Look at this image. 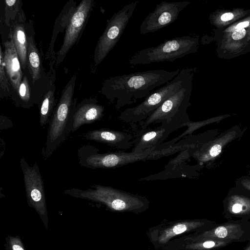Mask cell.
<instances>
[{
  "label": "cell",
  "mask_w": 250,
  "mask_h": 250,
  "mask_svg": "<svg viewBox=\"0 0 250 250\" xmlns=\"http://www.w3.org/2000/svg\"><path fill=\"white\" fill-rule=\"evenodd\" d=\"M180 71L179 69L172 71L152 70L111 77L104 83V93L111 102H116L115 108L118 110L146 98L154 88L171 81Z\"/></svg>",
  "instance_id": "1"
},
{
  "label": "cell",
  "mask_w": 250,
  "mask_h": 250,
  "mask_svg": "<svg viewBox=\"0 0 250 250\" xmlns=\"http://www.w3.org/2000/svg\"><path fill=\"white\" fill-rule=\"evenodd\" d=\"M75 79L74 75L66 85L51 117L42 149L43 158L45 160L53 154L72 132L75 111L72 104Z\"/></svg>",
  "instance_id": "2"
},
{
  "label": "cell",
  "mask_w": 250,
  "mask_h": 250,
  "mask_svg": "<svg viewBox=\"0 0 250 250\" xmlns=\"http://www.w3.org/2000/svg\"><path fill=\"white\" fill-rule=\"evenodd\" d=\"M193 71L188 68L180 70L171 81L152 92L141 103L125 109L120 114L119 118L130 124L145 121L167 99L191 81Z\"/></svg>",
  "instance_id": "3"
},
{
  "label": "cell",
  "mask_w": 250,
  "mask_h": 250,
  "mask_svg": "<svg viewBox=\"0 0 250 250\" xmlns=\"http://www.w3.org/2000/svg\"><path fill=\"white\" fill-rule=\"evenodd\" d=\"M92 188L83 190L76 188L66 189L65 194L83 199L98 202L112 210L136 211L144 208L147 201L144 197L125 192L111 187L91 185Z\"/></svg>",
  "instance_id": "4"
},
{
  "label": "cell",
  "mask_w": 250,
  "mask_h": 250,
  "mask_svg": "<svg viewBox=\"0 0 250 250\" xmlns=\"http://www.w3.org/2000/svg\"><path fill=\"white\" fill-rule=\"evenodd\" d=\"M191 86V81L167 99L146 120L139 123L141 129L159 123L174 131L187 125L189 121L187 109L190 104Z\"/></svg>",
  "instance_id": "5"
},
{
  "label": "cell",
  "mask_w": 250,
  "mask_h": 250,
  "mask_svg": "<svg viewBox=\"0 0 250 250\" xmlns=\"http://www.w3.org/2000/svg\"><path fill=\"white\" fill-rule=\"evenodd\" d=\"M197 40L190 36H184L166 41L159 45L138 51L128 63L131 66L164 62H173L196 51Z\"/></svg>",
  "instance_id": "6"
},
{
  "label": "cell",
  "mask_w": 250,
  "mask_h": 250,
  "mask_svg": "<svg viewBox=\"0 0 250 250\" xmlns=\"http://www.w3.org/2000/svg\"><path fill=\"white\" fill-rule=\"evenodd\" d=\"M156 148L135 153L116 152L99 153L93 146H84L78 151L79 164L89 168H112L130 163L152 159V153Z\"/></svg>",
  "instance_id": "7"
},
{
  "label": "cell",
  "mask_w": 250,
  "mask_h": 250,
  "mask_svg": "<svg viewBox=\"0 0 250 250\" xmlns=\"http://www.w3.org/2000/svg\"><path fill=\"white\" fill-rule=\"evenodd\" d=\"M138 2L137 0L125 5L108 21L96 47L94 61L96 65L103 61L119 41Z\"/></svg>",
  "instance_id": "8"
},
{
  "label": "cell",
  "mask_w": 250,
  "mask_h": 250,
  "mask_svg": "<svg viewBox=\"0 0 250 250\" xmlns=\"http://www.w3.org/2000/svg\"><path fill=\"white\" fill-rule=\"evenodd\" d=\"M22 171L27 203L39 214L46 227L48 218L43 181L36 162L30 166L21 158L20 161Z\"/></svg>",
  "instance_id": "9"
},
{
  "label": "cell",
  "mask_w": 250,
  "mask_h": 250,
  "mask_svg": "<svg viewBox=\"0 0 250 250\" xmlns=\"http://www.w3.org/2000/svg\"><path fill=\"white\" fill-rule=\"evenodd\" d=\"M189 3L188 1H162L143 21L140 27V34L152 33L168 26L178 19L180 13Z\"/></svg>",
  "instance_id": "10"
},
{
  "label": "cell",
  "mask_w": 250,
  "mask_h": 250,
  "mask_svg": "<svg viewBox=\"0 0 250 250\" xmlns=\"http://www.w3.org/2000/svg\"><path fill=\"white\" fill-rule=\"evenodd\" d=\"M92 5L91 0H83L76 9L66 27L62 45L58 52L57 64H59L63 60L69 50L76 42Z\"/></svg>",
  "instance_id": "11"
},
{
  "label": "cell",
  "mask_w": 250,
  "mask_h": 250,
  "mask_svg": "<svg viewBox=\"0 0 250 250\" xmlns=\"http://www.w3.org/2000/svg\"><path fill=\"white\" fill-rule=\"evenodd\" d=\"M174 130L161 125L155 128L141 129L135 139L131 152L139 153L149 149L156 148Z\"/></svg>",
  "instance_id": "12"
},
{
  "label": "cell",
  "mask_w": 250,
  "mask_h": 250,
  "mask_svg": "<svg viewBox=\"0 0 250 250\" xmlns=\"http://www.w3.org/2000/svg\"><path fill=\"white\" fill-rule=\"evenodd\" d=\"M83 137L88 140L95 141L120 149H129L133 146L131 134L121 131L101 128L89 131Z\"/></svg>",
  "instance_id": "13"
},
{
  "label": "cell",
  "mask_w": 250,
  "mask_h": 250,
  "mask_svg": "<svg viewBox=\"0 0 250 250\" xmlns=\"http://www.w3.org/2000/svg\"><path fill=\"white\" fill-rule=\"evenodd\" d=\"M4 46L3 57L6 72L14 90L18 92L22 74L21 62L12 35L10 40L4 42Z\"/></svg>",
  "instance_id": "14"
},
{
  "label": "cell",
  "mask_w": 250,
  "mask_h": 250,
  "mask_svg": "<svg viewBox=\"0 0 250 250\" xmlns=\"http://www.w3.org/2000/svg\"><path fill=\"white\" fill-rule=\"evenodd\" d=\"M242 235V230L240 225L229 224L220 226L197 236L188 238L187 240L192 242L207 240L230 242L232 240L239 239Z\"/></svg>",
  "instance_id": "15"
},
{
  "label": "cell",
  "mask_w": 250,
  "mask_h": 250,
  "mask_svg": "<svg viewBox=\"0 0 250 250\" xmlns=\"http://www.w3.org/2000/svg\"><path fill=\"white\" fill-rule=\"evenodd\" d=\"M104 108L96 103H84L75 109L73 116L72 132L82 125L91 124L100 120L104 116Z\"/></svg>",
  "instance_id": "16"
},
{
  "label": "cell",
  "mask_w": 250,
  "mask_h": 250,
  "mask_svg": "<svg viewBox=\"0 0 250 250\" xmlns=\"http://www.w3.org/2000/svg\"><path fill=\"white\" fill-rule=\"evenodd\" d=\"M204 222L188 221L179 222L163 230L158 238L159 243L165 244L172 237L187 231L202 227Z\"/></svg>",
  "instance_id": "17"
},
{
  "label": "cell",
  "mask_w": 250,
  "mask_h": 250,
  "mask_svg": "<svg viewBox=\"0 0 250 250\" xmlns=\"http://www.w3.org/2000/svg\"><path fill=\"white\" fill-rule=\"evenodd\" d=\"M12 37L21 66L23 69H25L27 65L28 41L24 27L19 24L15 25L12 33Z\"/></svg>",
  "instance_id": "18"
},
{
  "label": "cell",
  "mask_w": 250,
  "mask_h": 250,
  "mask_svg": "<svg viewBox=\"0 0 250 250\" xmlns=\"http://www.w3.org/2000/svg\"><path fill=\"white\" fill-rule=\"evenodd\" d=\"M27 61L28 67L34 83L41 78V62L38 50L31 36L27 38Z\"/></svg>",
  "instance_id": "19"
},
{
  "label": "cell",
  "mask_w": 250,
  "mask_h": 250,
  "mask_svg": "<svg viewBox=\"0 0 250 250\" xmlns=\"http://www.w3.org/2000/svg\"><path fill=\"white\" fill-rule=\"evenodd\" d=\"M54 92L50 89L43 96L40 109V123L41 126L49 124L54 110Z\"/></svg>",
  "instance_id": "20"
},
{
  "label": "cell",
  "mask_w": 250,
  "mask_h": 250,
  "mask_svg": "<svg viewBox=\"0 0 250 250\" xmlns=\"http://www.w3.org/2000/svg\"><path fill=\"white\" fill-rule=\"evenodd\" d=\"M229 243V241L207 240L188 244L185 246V248L193 250H207L223 247Z\"/></svg>",
  "instance_id": "21"
},
{
  "label": "cell",
  "mask_w": 250,
  "mask_h": 250,
  "mask_svg": "<svg viewBox=\"0 0 250 250\" xmlns=\"http://www.w3.org/2000/svg\"><path fill=\"white\" fill-rule=\"evenodd\" d=\"M18 94L21 101L24 104H28L31 99V93L29 82L27 77L24 76L20 84Z\"/></svg>",
  "instance_id": "22"
},
{
  "label": "cell",
  "mask_w": 250,
  "mask_h": 250,
  "mask_svg": "<svg viewBox=\"0 0 250 250\" xmlns=\"http://www.w3.org/2000/svg\"><path fill=\"white\" fill-rule=\"evenodd\" d=\"M3 53L1 47L0 51V86L1 89L9 90L8 79L6 75Z\"/></svg>",
  "instance_id": "23"
},
{
  "label": "cell",
  "mask_w": 250,
  "mask_h": 250,
  "mask_svg": "<svg viewBox=\"0 0 250 250\" xmlns=\"http://www.w3.org/2000/svg\"><path fill=\"white\" fill-rule=\"evenodd\" d=\"M7 245V250H24L22 244L19 238H9Z\"/></svg>",
  "instance_id": "24"
},
{
  "label": "cell",
  "mask_w": 250,
  "mask_h": 250,
  "mask_svg": "<svg viewBox=\"0 0 250 250\" xmlns=\"http://www.w3.org/2000/svg\"><path fill=\"white\" fill-rule=\"evenodd\" d=\"M246 33L245 29H241L235 30L232 34L231 37L233 40H238L243 39Z\"/></svg>",
  "instance_id": "25"
},
{
  "label": "cell",
  "mask_w": 250,
  "mask_h": 250,
  "mask_svg": "<svg viewBox=\"0 0 250 250\" xmlns=\"http://www.w3.org/2000/svg\"><path fill=\"white\" fill-rule=\"evenodd\" d=\"M221 151L220 145L216 144L214 145L210 149L209 154L212 157H215L218 155Z\"/></svg>",
  "instance_id": "26"
},
{
  "label": "cell",
  "mask_w": 250,
  "mask_h": 250,
  "mask_svg": "<svg viewBox=\"0 0 250 250\" xmlns=\"http://www.w3.org/2000/svg\"><path fill=\"white\" fill-rule=\"evenodd\" d=\"M233 18V14L231 12H228L223 14L221 16V20L224 21L231 20Z\"/></svg>",
  "instance_id": "27"
},
{
  "label": "cell",
  "mask_w": 250,
  "mask_h": 250,
  "mask_svg": "<svg viewBox=\"0 0 250 250\" xmlns=\"http://www.w3.org/2000/svg\"><path fill=\"white\" fill-rule=\"evenodd\" d=\"M249 25V21H243L242 22H240L237 24L235 27V29L238 30V29H243L244 27H247Z\"/></svg>",
  "instance_id": "28"
},
{
  "label": "cell",
  "mask_w": 250,
  "mask_h": 250,
  "mask_svg": "<svg viewBox=\"0 0 250 250\" xmlns=\"http://www.w3.org/2000/svg\"><path fill=\"white\" fill-rule=\"evenodd\" d=\"M16 2V0H5V3L6 5H7L9 6H13L15 2Z\"/></svg>",
  "instance_id": "29"
},
{
  "label": "cell",
  "mask_w": 250,
  "mask_h": 250,
  "mask_svg": "<svg viewBox=\"0 0 250 250\" xmlns=\"http://www.w3.org/2000/svg\"><path fill=\"white\" fill-rule=\"evenodd\" d=\"M245 250H250V246H249Z\"/></svg>",
  "instance_id": "30"
}]
</instances>
